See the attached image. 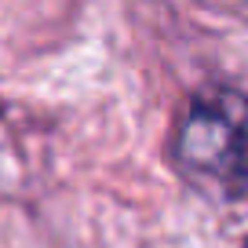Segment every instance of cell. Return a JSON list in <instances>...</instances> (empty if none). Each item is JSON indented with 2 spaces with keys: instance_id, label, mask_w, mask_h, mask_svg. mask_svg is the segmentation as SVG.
I'll return each instance as SVG.
<instances>
[{
  "instance_id": "obj_1",
  "label": "cell",
  "mask_w": 248,
  "mask_h": 248,
  "mask_svg": "<svg viewBox=\"0 0 248 248\" xmlns=\"http://www.w3.org/2000/svg\"><path fill=\"white\" fill-rule=\"evenodd\" d=\"M171 161L223 201L248 197V99L233 88H201L175 124Z\"/></svg>"
},
{
  "instance_id": "obj_2",
  "label": "cell",
  "mask_w": 248,
  "mask_h": 248,
  "mask_svg": "<svg viewBox=\"0 0 248 248\" xmlns=\"http://www.w3.org/2000/svg\"><path fill=\"white\" fill-rule=\"evenodd\" d=\"M245 248H248V241H245Z\"/></svg>"
}]
</instances>
